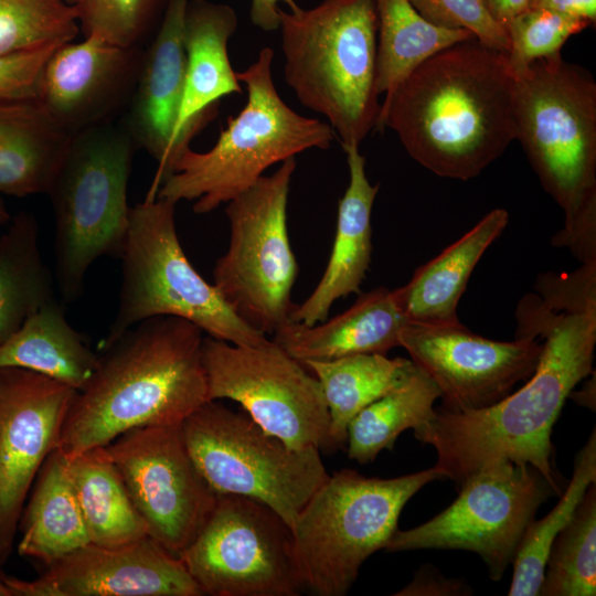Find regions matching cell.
<instances>
[{
  "instance_id": "obj_26",
  "label": "cell",
  "mask_w": 596,
  "mask_h": 596,
  "mask_svg": "<svg viewBox=\"0 0 596 596\" xmlns=\"http://www.w3.org/2000/svg\"><path fill=\"white\" fill-rule=\"evenodd\" d=\"M66 466L64 454L53 449L40 468L19 522L18 553L45 566L91 543Z\"/></svg>"
},
{
  "instance_id": "obj_36",
  "label": "cell",
  "mask_w": 596,
  "mask_h": 596,
  "mask_svg": "<svg viewBox=\"0 0 596 596\" xmlns=\"http://www.w3.org/2000/svg\"><path fill=\"white\" fill-rule=\"evenodd\" d=\"M589 24L544 9L528 8L504 26L509 39L507 61L512 77L523 73L533 62L561 53L572 36Z\"/></svg>"
},
{
  "instance_id": "obj_38",
  "label": "cell",
  "mask_w": 596,
  "mask_h": 596,
  "mask_svg": "<svg viewBox=\"0 0 596 596\" xmlns=\"http://www.w3.org/2000/svg\"><path fill=\"white\" fill-rule=\"evenodd\" d=\"M430 23L471 32L477 41L508 53L505 30L490 15L482 0H409Z\"/></svg>"
},
{
  "instance_id": "obj_37",
  "label": "cell",
  "mask_w": 596,
  "mask_h": 596,
  "mask_svg": "<svg viewBox=\"0 0 596 596\" xmlns=\"http://www.w3.org/2000/svg\"><path fill=\"white\" fill-rule=\"evenodd\" d=\"M162 0H77L74 4L84 36L121 46H140Z\"/></svg>"
},
{
  "instance_id": "obj_17",
  "label": "cell",
  "mask_w": 596,
  "mask_h": 596,
  "mask_svg": "<svg viewBox=\"0 0 596 596\" xmlns=\"http://www.w3.org/2000/svg\"><path fill=\"white\" fill-rule=\"evenodd\" d=\"M76 392L31 370L0 368V566L12 553L25 499L57 448Z\"/></svg>"
},
{
  "instance_id": "obj_44",
  "label": "cell",
  "mask_w": 596,
  "mask_h": 596,
  "mask_svg": "<svg viewBox=\"0 0 596 596\" xmlns=\"http://www.w3.org/2000/svg\"><path fill=\"white\" fill-rule=\"evenodd\" d=\"M595 372L593 377L584 382L583 387L578 391H572L568 395L570 398L575 401L578 405L587 407L590 411H595L596 396H595Z\"/></svg>"
},
{
  "instance_id": "obj_10",
  "label": "cell",
  "mask_w": 596,
  "mask_h": 596,
  "mask_svg": "<svg viewBox=\"0 0 596 596\" xmlns=\"http://www.w3.org/2000/svg\"><path fill=\"white\" fill-rule=\"evenodd\" d=\"M181 432L195 467L216 494L258 500L290 528L329 477L317 447L294 448L245 412L216 400L192 412Z\"/></svg>"
},
{
  "instance_id": "obj_34",
  "label": "cell",
  "mask_w": 596,
  "mask_h": 596,
  "mask_svg": "<svg viewBox=\"0 0 596 596\" xmlns=\"http://www.w3.org/2000/svg\"><path fill=\"white\" fill-rule=\"evenodd\" d=\"M596 594V483H592L568 523L555 538L540 596Z\"/></svg>"
},
{
  "instance_id": "obj_45",
  "label": "cell",
  "mask_w": 596,
  "mask_h": 596,
  "mask_svg": "<svg viewBox=\"0 0 596 596\" xmlns=\"http://www.w3.org/2000/svg\"><path fill=\"white\" fill-rule=\"evenodd\" d=\"M11 220L10 213L8 211V207L6 205V202L0 194V227H2L4 224H7Z\"/></svg>"
},
{
  "instance_id": "obj_15",
  "label": "cell",
  "mask_w": 596,
  "mask_h": 596,
  "mask_svg": "<svg viewBox=\"0 0 596 596\" xmlns=\"http://www.w3.org/2000/svg\"><path fill=\"white\" fill-rule=\"evenodd\" d=\"M148 535L179 556L216 500L195 467L180 425L129 429L104 446Z\"/></svg>"
},
{
  "instance_id": "obj_8",
  "label": "cell",
  "mask_w": 596,
  "mask_h": 596,
  "mask_svg": "<svg viewBox=\"0 0 596 596\" xmlns=\"http://www.w3.org/2000/svg\"><path fill=\"white\" fill-rule=\"evenodd\" d=\"M136 145L126 129L105 123L75 134L47 195L54 215L55 283L63 304L84 291L89 267L120 257Z\"/></svg>"
},
{
  "instance_id": "obj_42",
  "label": "cell",
  "mask_w": 596,
  "mask_h": 596,
  "mask_svg": "<svg viewBox=\"0 0 596 596\" xmlns=\"http://www.w3.org/2000/svg\"><path fill=\"white\" fill-rule=\"evenodd\" d=\"M279 3L287 4L291 12L300 8L295 0H252L251 20L253 24L266 32L278 30Z\"/></svg>"
},
{
  "instance_id": "obj_30",
  "label": "cell",
  "mask_w": 596,
  "mask_h": 596,
  "mask_svg": "<svg viewBox=\"0 0 596 596\" xmlns=\"http://www.w3.org/2000/svg\"><path fill=\"white\" fill-rule=\"evenodd\" d=\"M66 467L91 543L118 545L148 535L104 446L67 458Z\"/></svg>"
},
{
  "instance_id": "obj_16",
  "label": "cell",
  "mask_w": 596,
  "mask_h": 596,
  "mask_svg": "<svg viewBox=\"0 0 596 596\" xmlns=\"http://www.w3.org/2000/svg\"><path fill=\"white\" fill-rule=\"evenodd\" d=\"M400 347L435 383L441 409L467 412L489 407L507 397L535 371L542 343L536 337L491 340L454 326L407 323Z\"/></svg>"
},
{
  "instance_id": "obj_20",
  "label": "cell",
  "mask_w": 596,
  "mask_h": 596,
  "mask_svg": "<svg viewBox=\"0 0 596 596\" xmlns=\"http://www.w3.org/2000/svg\"><path fill=\"white\" fill-rule=\"evenodd\" d=\"M190 0H166L156 36L143 50L124 128L136 147L158 163L148 193L156 194L178 158L174 129L183 94L187 55L184 22Z\"/></svg>"
},
{
  "instance_id": "obj_32",
  "label": "cell",
  "mask_w": 596,
  "mask_h": 596,
  "mask_svg": "<svg viewBox=\"0 0 596 596\" xmlns=\"http://www.w3.org/2000/svg\"><path fill=\"white\" fill-rule=\"evenodd\" d=\"M439 396L435 383L415 365L400 385L364 407L350 422L348 457L368 464L382 450H392L404 430H414L430 419Z\"/></svg>"
},
{
  "instance_id": "obj_11",
  "label": "cell",
  "mask_w": 596,
  "mask_h": 596,
  "mask_svg": "<svg viewBox=\"0 0 596 596\" xmlns=\"http://www.w3.org/2000/svg\"><path fill=\"white\" fill-rule=\"evenodd\" d=\"M296 159L231 200L227 251L216 260L213 285L248 326L268 336L290 320L298 265L287 227V205Z\"/></svg>"
},
{
  "instance_id": "obj_39",
  "label": "cell",
  "mask_w": 596,
  "mask_h": 596,
  "mask_svg": "<svg viewBox=\"0 0 596 596\" xmlns=\"http://www.w3.org/2000/svg\"><path fill=\"white\" fill-rule=\"evenodd\" d=\"M63 43H50L0 56V99L35 97L42 70Z\"/></svg>"
},
{
  "instance_id": "obj_13",
  "label": "cell",
  "mask_w": 596,
  "mask_h": 596,
  "mask_svg": "<svg viewBox=\"0 0 596 596\" xmlns=\"http://www.w3.org/2000/svg\"><path fill=\"white\" fill-rule=\"evenodd\" d=\"M179 557L203 595L297 596L304 589L291 528L248 497L217 494L206 522Z\"/></svg>"
},
{
  "instance_id": "obj_33",
  "label": "cell",
  "mask_w": 596,
  "mask_h": 596,
  "mask_svg": "<svg viewBox=\"0 0 596 596\" xmlns=\"http://www.w3.org/2000/svg\"><path fill=\"white\" fill-rule=\"evenodd\" d=\"M592 483H596L595 428L575 457L572 478L558 502L545 517L526 526L512 563L509 596L539 595L551 546Z\"/></svg>"
},
{
  "instance_id": "obj_25",
  "label": "cell",
  "mask_w": 596,
  "mask_h": 596,
  "mask_svg": "<svg viewBox=\"0 0 596 596\" xmlns=\"http://www.w3.org/2000/svg\"><path fill=\"white\" fill-rule=\"evenodd\" d=\"M72 138L36 97L0 99V194H46Z\"/></svg>"
},
{
  "instance_id": "obj_14",
  "label": "cell",
  "mask_w": 596,
  "mask_h": 596,
  "mask_svg": "<svg viewBox=\"0 0 596 596\" xmlns=\"http://www.w3.org/2000/svg\"><path fill=\"white\" fill-rule=\"evenodd\" d=\"M209 401L228 398L294 448H330L329 413L319 381L273 339L241 345L204 337Z\"/></svg>"
},
{
  "instance_id": "obj_31",
  "label": "cell",
  "mask_w": 596,
  "mask_h": 596,
  "mask_svg": "<svg viewBox=\"0 0 596 596\" xmlns=\"http://www.w3.org/2000/svg\"><path fill=\"white\" fill-rule=\"evenodd\" d=\"M374 3L377 14L376 92L384 98L432 55L476 39L467 30L430 23L409 0H374Z\"/></svg>"
},
{
  "instance_id": "obj_46",
  "label": "cell",
  "mask_w": 596,
  "mask_h": 596,
  "mask_svg": "<svg viewBox=\"0 0 596 596\" xmlns=\"http://www.w3.org/2000/svg\"><path fill=\"white\" fill-rule=\"evenodd\" d=\"M0 596H12L10 589L3 582L2 574L0 573Z\"/></svg>"
},
{
  "instance_id": "obj_7",
  "label": "cell",
  "mask_w": 596,
  "mask_h": 596,
  "mask_svg": "<svg viewBox=\"0 0 596 596\" xmlns=\"http://www.w3.org/2000/svg\"><path fill=\"white\" fill-rule=\"evenodd\" d=\"M444 478L435 466L387 479L352 469L329 475L291 526L304 589L317 596L345 595L366 558L385 549L409 499Z\"/></svg>"
},
{
  "instance_id": "obj_43",
  "label": "cell",
  "mask_w": 596,
  "mask_h": 596,
  "mask_svg": "<svg viewBox=\"0 0 596 596\" xmlns=\"http://www.w3.org/2000/svg\"><path fill=\"white\" fill-rule=\"evenodd\" d=\"M490 15L504 29L508 22L525 10L530 0H482Z\"/></svg>"
},
{
  "instance_id": "obj_19",
  "label": "cell",
  "mask_w": 596,
  "mask_h": 596,
  "mask_svg": "<svg viewBox=\"0 0 596 596\" xmlns=\"http://www.w3.org/2000/svg\"><path fill=\"white\" fill-rule=\"evenodd\" d=\"M142 52L97 36L65 42L46 61L35 97L72 136L110 123L130 102Z\"/></svg>"
},
{
  "instance_id": "obj_9",
  "label": "cell",
  "mask_w": 596,
  "mask_h": 596,
  "mask_svg": "<svg viewBox=\"0 0 596 596\" xmlns=\"http://www.w3.org/2000/svg\"><path fill=\"white\" fill-rule=\"evenodd\" d=\"M175 203L147 194L129 210L120 254L121 284L115 318L99 348L155 317H178L206 336L256 345L268 336L243 321L188 259L178 237Z\"/></svg>"
},
{
  "instance_id": "obj_5",
  "label": "cell",
  "mask_w": 596,
  "mask_h": 596,
  "mask_svg": "<svg viewBox=\"0 0 596 596\" xmlns=\"http://www.w3.org/2000/svg\"><path fill=\"white\" fill-rule=\"evenodd\" d=\"M278 12L287 85L302 106L326 117L343 149L360 147L381 109L374 0H322Z\"/></svg>"
},
{
  "instance_id": "obj_2",
  "label": "cell",
  "mask_w": 596,
  "mask_h": 596,
  "mask_svg": "<svg viewBox=\"0 0 596 596\" xmlns=\"http://www.w3.org/2000/svg\"><path fill=\"white\" fill-rule=\"evenodd\" d=\"M386 127L433 173L477 177L517 138L507 53L471 39L432 55L381 103Z\"/></svg>"
},
{
  "instance_id": "obj_24",
  "label": "cell",
  "mask_w": 596,
  "mask_h": 596,
  "mask_svg": "<svg viewBox=\"0 0 596 596\" xmlns=\"http://www.w3.org/2000/svg\"><path fill=\"white\" fill-rule=\"evenodd\" d=\"M508 222L507 210H491L460 238L421 265L404 286L392 289L408 323H460L457 308L469 278L481 256L502 234Z\"/></svg>"
},
{
  "instance_id": "obj_3",
  "label": "cell",
  "mask_w": 596,
  "mask_h": 596,
  "mask_svg": "<svg viewBox=\"0 0 596 596\" xmlns=\"http://www.w3.org/2000/svg\"><path fill=\"white\" fill-rule=\"evenodd\" d=\"M203 338L192 322L164 316L100 347L93 375L71 403L57 448L72 458L136 427L180 425L209 401Z\"/></svg>"
},
{
  "instance_id": "obj_41",
  "label": "cell",
  "mask_w": 596,
  "mask_h": 596,
  "mask_svg": "<svg viewBox=\"0 0 596 596\" xmlns=\"http://www.w3.org/2000/svg\"><path fill=\"white\" fill-rule=\"evenodd\" d=\"M528 8L549 10L586 21L589 25L596 21V0H530Z\"/></svg>"
},
{
  "instance_id": "obj_23",
  "label": "cell",
  "mask_w": 596,
  "mask_h": 596,
  "mask_svg": "<svg viewBox=\"0 0 596 596\" xmlns=\"http://www.w3.org/2000/svg\"><path fill=\"white\" fill-rule=\"evenodd\" d=\"M407 323L393 290L377 287L361 294L350 308L330 320L311 326L289 321L273 334V340L302 364L386 354L400 347V334Z\"/></svg>"
},
{
  "instance_id": "obj_18",
  "label": "cell",
  "mask_w": 596,
  "mask_h": 596,
  "mask_svg": "<svg viewBox=\"0 0 596 596\" xmlns=\"http://www.w3.org/2000/svg\"><path fill=\"white\" fill-rule=\"evenodd\" d=\"M12 596H202L181 558L151 536L88 543L32 581L3 575Z\"/></svg>"
},
{
  "instance_id": "obj_22",
  "label": "cell",
  "mask_w": 596,
  "mask_h": 596,
  "mask_svg": "<svg viewBox=\"0 0 596 596\" xmlns=\"http://www.w3.org/2000/svg\"><path fill=\"white\" fill-rule=\"evenodd\" d=\"M349 167V184L339 200L336 236L327 267L312 292L295 305L290 320L311 326L327 319L339 299L359 292L372 256L371 214L380 184L365 173L360 147L343 149Z\"/></svg>"
},
{
  "instance_id": "obj_40",
  "label": "cell",
  "mask_w": 596,
  "mask_h": 596,
  "mask_svg": "<svg viewBox=\"0 0 596 596\" xmlns=\"http://www.w3.org/2000/svg\"><path fill=\"white\" fill-rule=\"evenodd\" d=\"M469 585L458 578L444 576L437 568L423 564L413 576V579L396 596H464L470 595Z\"/></svg>"
},
{
  "instance_id": "obj_28",
  "label": "cell",
  "mask_w": 596,
  "mask_h": 596,
  "mask_svg": "<svg viewBox=\"0 0 596 596\" xmlns=\"http://www.w3.org/2000/svg\"><path fill=\"white\" fill-rule=\"evenodd\" d=\"M320 383L329 413L330 448L345 447L350 422L400 385L414 370L411 359L355 354L304 363Z\"/></svg>"
},
{
  "instance_id": "obj_12",
  "label": "cell",
  "mask_w": 596,
  "mask_h": 596,
  "mask_svg": "<svg viewBox=\"0 0 596 596\" xmlns=\"http://www.w3.org/2000/svg\"><path fill=\"white\" fill-rule=\"evenodd\" d=\"M555 493L543 476L526 464H490L459 485L457 499L423 524L396 530L389 552L462 550L478 554L489 576L499 581L513 563L526 526L536 510Z\"/></svg>"
},
{
  "instance_id": "obj_35",
  "label": "cell",
  "mask_w": 596,
  "mask_h": 596,
  "mask_svg": "<svg viewBox=\"0 0 596 596\" xmlns=\"http://www.w3.org/2000/svg\"><path fill=\"white\" fill-rule=\"evenodd\" d=\"M78 32L75 7L65 0H0V56L70 42Z\"/></svg>"
},
{
  "instance_id": "obj_27",
  "label": "cell",
  "mask_w": 596,
  "mask_h": 596,
  "mask_svg": "<svg viewBox=\"0 0 596 596\" xmlns=\"http://www.w3.org/2000/svg\"><path fill=\"white\" fill-rule=\"evenodd\" d=\"M98 355L67 321L56 297L31 315L0 345V368L17 366L43 374L79 391L93 375Z\"/></svg>"
},
{
  "instance_id": "obj_1",
  "label": "cell",
  "mask_w": 596,
  "mask_h": 596,
  "mask_svg": "<svg viewBox=\"0 0 596 596\" xmlns=\"http://www.w3.org/2000/svg\"><path fill=\"white\" fill-rule=\"evenodd\" d=\"M514 316L515 337L542 343L538 366L523 386L489 407L435 409L414 436L435 448V467L458 486L481 468L509 460L536 469L560 496L551 435L571 392L594 372L596 263L540 274Z\"/></svg>"
},
{
  "instance_id": "obj_29",
  "label": "cell",
  "mask_w": 596,
  "mask_h": 596,
  "mask_svg": "<svg viewBox=\"0 0 596 596\" xmlns=\"http://www.w3.org/2000/svg\"><path fill=\"white\" fill-rule=\"evenodd\" d=\"M54 276L39 246V225L25 211L0 236V345L55 298Z\"/></svg>"
},
{
  "instance_id": "obj_47",
  "label": "cell",
  "mask_w": 596,
  "mask_h": 596,
  "mask_svg": "<svg viewBox=\"0 0 596 596\" xmlns=\"http://www.w3.org/2000/svg\"><path fill=\"white\" fill-rule=\"evenodd\" d=\"M67 3L74 6L76 3L77 0H65Z\"/></svg>"
},
{
  "instance_id": "obj_6",
  "label": "cell",
  "mask_w": 596,
  "mask_h": 596,
  "mask_svg": "<svg viewBox=\"0 0 596 596\" xmlns=\"http://www.w3.org/2000/svg\"><path fill=\"white\" fill-rule=\"evenodd\" d=\"M273 60L274 51L263 47L246 70L236 72L246 86V104L228 118L211 149L182 150L157 196L175 204L192 201L195 213H210L251 188L270 166L331 146L336 134L328 123L298 114L280 97Z\"/></svg>"
},
{
  "instance_id": "obj_21",
  "label": "cell",
  "mask_w": 596,
  "mask_h": 596,
  "mask_svg": "<svg viewBox=\"0 0 596 596\" xmlns=\"http://www.w3.org/2000/svg\"><path fill=\"white\" fill-rule=\"evenodd\" d=\"M237 26L227 4L190 0L184 22L185 77L174 129L178 157L217 115L220 99L242 94L227 44Z\"/></svg>"
},
{
  "instance_id": "obj_4",
  "label": "cell",
  "mask_w": 596,
  "mask_h": 596,
  "mask_svg": "<svg viewBox=\"0 0 596 596\" xmlns=\"http://www.w3.org/2000/svg\"><path fill=\"white\" fill-rule=\"evenodd\" d=\"M517 138L564 213L552 237L579 264L596 262V83L561 53L513 77Z\"/></svg>"
}]
</instances>
